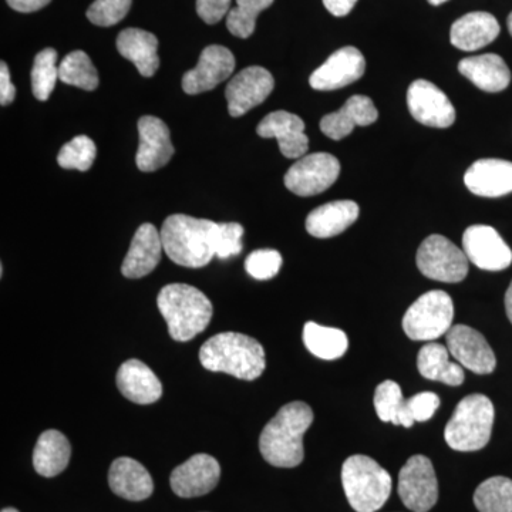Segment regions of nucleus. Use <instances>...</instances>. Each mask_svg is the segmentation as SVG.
Instances as JSON below:
<instances>
[{"label": "nucleus", "instance_id": "f257e3e1", "mask_svg": "<svg viewBox=\"0 0 512 512\" xmlns=\"http://www.w3.org/2000/svg\"><path fill=\"white\" fill-rule=\"evenodd\" d=\"M312 423L308 404L292 402L282 407L259 437V450L266 463L279 468L298 467L305 458L303 436Z\"/></svg>", "mask_w": 512, "mask_h": 512}, {"label": "nucleus", "instance_id": "f03ea898", "mask_svg": "<svg viewBox=\"0 0 512 512\" xmlns=\"http://www.w3.org/2000/svg\"><path fill=\"white\" fill-rule=\"evenodd\" d=\"M205 369L227 373L241 380L258 379L266 367L264 346L244 333L224 332L212 336L200 349Z\"/></svg>", "mask_w": 512, "mask_h": 512}, {"label": "nucleus", "instance_id": "7ed1b4c3", "mask_svg": "<svg viewBox=\"0 0 512 512\" xmlns=\"http://www.w3.org/2000/svg\"><path fill=\"white\" fill-rule=\"evenodd\" d=\"M217 222L174 214L164 221L160 234L165 254L185 268L207 266L215 256Z\"/></svg>", "mask_w": 512, "mask_h": 512}, {"label": "nucleus", "instance_id": "20e7f679", "mask_svg": "<svg viewBox=\"0 0 512 512\" xmlns=\"http://www.w3.org/2000/svg\"><path fill=\"white\" fill-rule=\"evenodd\" d=\"M158 311L168 325V333L177 342H190L210 325L212 303L207 296L187 284H170L158 293Z\"/></svg>", "mask_w": 512, "mask_h": 512}, {"label": "nucleus", "instance_id": "39448f33", "mask_svg": "<svg viewBox=\"0 0 512 512\" xmlns=\"http://www.w3.org/2000/svg\"><path fill=\"white\" fill-rule=\"evenodd\" d=\"M342 484L356 512H376L392 494V477L373 458L356 454L343 463Z\"/></svg>", "mask_w": 512, "mask_h": 512}, {"label": "nucleus", "instance_id": "423d86ee", "mask_svg": "<svg viewBox=\"0 0 512 512\" xmlns=\"http://www.w3.org/2000/svg\"><path fill=\"white\" fill-rule=\"evenodd\" d=\"M494 416V404L484 394L464 397L444 430L448 447L470 453L487 446L493 431Z\"/></svg>", "mask_w": 512, "mask_h": 512}, {"label": "nucleus", "instance_id": "0eeeda50", "mask_svg": "<svg viewBox=\"0 0 512 512\" xmlns=\"http://www.w3.org/2000/svg\"><path fill=\"white\" fill-rule=\"evenodd\" d=\"M454 303L444 291L421 295L407 309L403 318L404 333L417 342H433L453 328Z\"/></svg>", "mask_w": 512, "mask_h": 512}, {"label": "nucleus", "instance_id": "6e6552de", "mask_svg": "<svg viewBox=\"0 0 512 512\" xmlns=\"http://www.w3.org/2000/svg\"><path fill=\"white\" fill-rule=\"evenodd\" d=\"M421 274L433 281L458 284L468 274L466 252L443 235H430L421 242L416 256Z\"/></svg>", "mask_w": 512, "mask_h": 512}, {"label": "nucleus", "instance_id": "1a4fd4ad", "mask_svg": "<svg viewBox=\"0 0 512 512\" xmlns=\"http://www.w3.org/2000/svg\"><path fill=\"white\" fill-rule=\"evenodd\" d=\"M397 491L410 511L429 512L439 500V483L430 458L421 454L410 457L400 470Z\"/></svg>", "mask_w": 512, "mask_h": 512}, {"label": "nucleus", "instance_id": "9d476101", "mask_svg": "<svg viewBox=\"0 0 512 512\" xmlns=\"http://www.w3.org/2000/svg\"><path fill=\"white\" fill-rule=\"evenodd\" d=\"M340 174L338 158L328 153L303 156L285 174V185L299 197H312L329 190Z\"/></svg>", "mask_w": 512, "mask_h": 512}, {"label": "nucleus", "instance_id": "9b49d317", "mask_svg": "<svg viewBox=\"0 0 512 512\" xmlns=\"http://www.w3.org/2000/svg\"><path fill=\"white\" fill-rule=\"evenodd\" d=\"M407 107L413 119L434 128H448L456 121V109L436 84L416 80L407 90Z\"/></svg>", "mask_w": 512, "mask_h": 512}, {"label": "nucleus", "instance_id": "f8f14e48", "mask_svg": "<svg viewBox=\"0 0 512 512\" xmlns=\"http://www.w3.org/2000/svg\"><path fill=\"white\" fill-rule=\"evenodd\" d=\"M463 251L468 261L483 271H504L512 264L511 248L488 225H471L463 235Z\"/></svg>", "mask_w": 512, "mask_h": 512}, {"label": "nucleus", "instance_id": "ddd939ff", "mask_svg": "<svg viewBox=\"0 0 512 512\" xmlns=\"http://www.w3.org/2000/svg\"><path fill=\"white\" fill-rule=\"evenodd\" d=\"M275 87L274 76L261 66H251L239 72L225 89L228 111L241 117L268 99Z\"/></svg>", "mask_w": 512, "mask_h": 512}, {"label": "nucleus", "instance_id": "4468645a", "mask_svg": "<svg viewBox=\"0 0 512 512\" xmlns=\"http://www.w3.org/2000/svg\"><path fill=\"white\" fill-rule=\"evenodd\" d=\"M447 349L461 366L477 373L490 375L497 366V359L487 339L478 330L466 325H456L446 335Z\"/></svg>", "mask_w": 512, "mask_h": 512}, {"label": "nucleus", "instance_id": "2eb2a0df", "mask_svg": "<svg viewBox=\"0 0 512 512\" xmlns=\"http://www.w3.org/2000/svg\"><path fill=\"white\" fill-rule=\"evenodd\" d=\"M366 70L365 56L353 46L336 50L322 66L312 73L309 84L319 92H330L362 79Z\"/></svg>", "mask_w": 512, "mask_h": 512}, {"label": "nucleus", "instance_id": "dca6fc26", "mask_svg": "<svg viewBox=\"0 0 512 512\" xmlns=\"http://www.w3.org/2000/svg\"><path fill=\"white\" fill-rule=\"evenodd\" d=\"M235 69V57L224 46L211 45L202 50L197 66L184 74L183 90L191 96L210 92L229 79Z\"/></svg>", "mask_w": 512, "mask_h": 512}, {"label": "nucleus", "instance_id": "f3484780", "mask_svg": "<svg viewBox=\"0 0 512 512\" xmlns=\"http://www.w3.org/2000/svg\"><path fill=\"white\" fill-rule=\"evenodd\" d=\"M221 477L220 463L208 454H195L178 466L170 477L171 488L178 497L194 498L211 493Z\"/></svg>", "mask_w": 512, "mask_h": 512}, {"label": "nucleus", "instance_id": "a211bd4d", "mask_svg": "<svg viewBox=\"0 0 512 512\" xmlns=\"http://www.w3.org/2000/svg\"><path fill=\"white\" fill-rule=\"evenodd\" d=\"M138 146L136 164L143 173H154L170 163L174 156L170 130L163 120L154 116H144L138 121Z\"/></svg>", "mask_w": 512, "mask_h": 512}, {"label": "nucleus", "instance_id": "6ab92c4d", "mask_svg": "<svg viewBox=\"0 0 512 512\" xmlns=\"http://www.w3.org/2000/svg\"><path fill=\"white\" fill-rule=\"evenodd\" d=\"M262 138H275L279 150L286 158H302L309 148L305 134V121L289 111L279 110L268 114L256 128Z\"/></svg>", "mask_w": 512, "mask_h": 512}, {"label": "nucleus", "instance_id": "aec40b11", "mask_svg": "<svg viewBox=\"0 0 512 512\" xmlns=\"http://www.w3.org/2000/svg\"><path fill=\"white\" fill-rule=\"evenodd\" d=\"M464 184L478 197H504L512 192V163L500 158L478 160L466 171Z\"/></svg>", "mask_w": 512, "mask_h": 512}, {"label": "nucleus", "instance_id": "412c9836", "mask_svg": "<svg viewBox=\"0 0 512 512\" xmlns=\"http://www.w3.org/2000/svg\"><path fill=\"white\" fill-rule=\"evenodd\" d=\"M379 119L375 103L370 97L356 94L346 101L342 109L330 113L320 120V130L332 140H342L353 133L356 127H366Z\"/></svg>", "mask_w": 512, "mask_h": 512}, {"label": "nucleus", "instance_id": "4be33fe9", "mask_svg": "<svg viewBox=\"0 0 512 512\" xmlns=\"http://www.w3.org/2000/svg\"><path fill=\"white\" fill-rule=\"evenodd\" d=\"M163 239L160 232L151 224L138 227L131 241L121 272L126 278L140 279L157 268L163 254Z\"/></svg>", "mask_w": 512, "mask_h": 512}, {"label": "nucleus", "instance_id": "5701e85b", "mask_svg": "<svg viewBox=\"0 0 512 512\" xmlns=\"http://www.w3.org/2000/svg\"><path fill=\"white\" fill-rule=\"evenodd\" d=\"M117 387L127 400L137 404L156 403L163 396V384L156 373L137 359L127 360L120 366Z\"/></svg>", "mask_w": 512, "mask_h": 512}, {"label": "nucleus", "instance_id": "b1692460", "mask_svg": "<svg viewBox=\"0 0 512 512\" xmlns=\"http://www.w3.org/2000/svg\"><path fill=\"white\" fill-rule=\"evenodd\" d=\"M500 32V23L491 13H467L451 26L450 42L463 52H476L493 43Z\"/></svg>", "mask_w": 512, "mask_h": 512}, {"label": "nucleus", "instance_id": "393cba45", "mask_svg": "<svg viewBox=\"0 0 512 512\" xmlns=\"http://www.w3.org/2000/svg\"><path fill=\"white\" fill-rule=\"evenodd\" d=\"M111 491L128 501H144L154 491V481L147 468L130 457L113 461L109 471Z\"/></svg>", "mask_w": 512, "mask_h": 512}, {"label": "nucleus", "instance_id": "a878e982", "mask_svg": "<svg viewBox=\"0 0 512 512\" xmlns=\"http://www.w3.org/2000/svg\"><path fill=\"white\" fill-rule=\"evenodd\" d=\"M458 72L487 93L503 92L511 83L510 67L503 57L494 53L461 60L458 63Z\"/></svg>", "mask_w": 512, "mask_h": 512}, {"label": "nucleus", "instance_id": "bb28decb", "mask_svg": "<svg viewBox=\"0 0 512 512\" xmlns=\"http://www.w3.org/2000/svg\"><path fill=\"white\" fill-rule=\"evenodd\" d=\"M359 205L355 201H332L316 208L306 218V231L312 237L325 239L342 234L359 218Z\"/></svg>", "mask_w": 512, "mask_h": 512}, {"label": "nucleus", "instance_id": "cd10ccee", "mask_svg": "<svg viewBox=\"0 0 512 512\" xmlns=\"http://www.w3.org/2000/svg\"><path fill=\"white\" fill-rule=\"evenodd\" d=\"M117 50L124 59L136 64L141 76L153 77L160 67L158 39L147 30L124 29L117 37Z\"/></svg>", "mask_w": 512, "mask_h": 512}, {"label": "nucleus", "instance_id": "c85d7f7f", "mask_svg": "<svg viewBox=\"0 0 512 512\" xmlns=\"http://www.w3.org/2000/svg\"><path fill=\"white\" fill-rule=\"evenodd\" d=\"M72 446L63 433L47 430L37 440L33 450V467L42 477L59 476L69 466Z\"/></svg>", "mask_w": 512, "mask_h": 512}, {"label": "nucleus", "instance_id": "c756f323", "mask_svg": "<svg viewBox=\"0 0 512 512\" xmlns=\"http://www.w3.org/2000/svg\"><path fill=\"white\" fill-rule=\"evenodd\" d=\"M448 349L440 343L431 342L420 349L417 356V369L424 379L434 380L457 387L464 383L463 366L460 363L450 362Z\"/></svg>", "mask_w": 512, "mask_h": 512}, {"label": "nucleus", "instance_id": "7c9ffc66", "mask_svg": "<svg viewBox=\"0 0 512 512\" xmlns=\"http://www.w3.org/2000/svg\"><path fill=\"white\" fill-rule=\"evenodd\" d=\"M303 343L313 356L336 360L349 349V339L343 330L308 322L303 328Z\"/></svg>", "mask_w": 512, "mask_h": 512}, {"label": "nucleus", "instance_id": "2f4dec72", "mask_svg": "<svg viewBox=\"0 0 512 512\" xmlns=\"http://www.w3.org/2000/svg\"><path fill=\"white\" fill-rule=\"evenodd\" d=\"M59 77L69 86L93 92L99 87V73L87 53L74 50L64 57L59 66Z\"/></svg>", "mask_w": 512, "mask_h": 512}, {"label": "nucleus", "instance_id": "473e14b6", "mask_svg": "<svg viewBox=\"0 0 512 512\" xmlns=\"http://www.w3.org/2000/svg\"><path fill=\"white\" fill-rule=\"evenodd\" d=\"M474 504L480 512H512V480L491 477L478 485Z\"/></svg>", "mask_w": 512, "mask_h": 512}, {"label": "nucleus", "instance_id": "72a5a7b5", "mask_svg": "<svg viewBox=\"0 0 512 512\" xmlns=\"http://www.w3.org/2000/svg\"><path fill=\"white\" fill-rule=\"evenodd\" d=\"M60 80L55 49H45L37 53L32 69V92L37 100L46 101Z\"/></svg>", "mask_w": 512, "mask_h": 512}, {"label": "nucleus", "instance_id": "f704fd0d", "mask_svg": "<svg viewBox=\"0 0 512 512\" xmlns=\"http://www.w3.org/2000/svg\"><path fill=\"white\" fill-rule=\"evenodd\" d=\"M274 0H237V6L229 10L227 28L239 39H248L254 33L256 19Z\"/></svg>", "mask_w": 512, "mask_h": 512}, {"label": "nucleus", "instance_id": "c9c22d12", "mask_svg": "<svg viewBox=\"0 0 512 512\" xmlns=\"http://www.w3.org/2000/svg\"><path fill=\"white\" fill-rule=\"evenodd\" d=\"M97 156V147L92 138L74 137L60 150L57 163L66 170L89 171Z\"/></svg>", "mask_w": 512, "mask_h": 512}, {"label": "nucleus", "instance_id": "e433bc0d", "mask_svg": "<svg viewBox=\"0 0 512 512\" xmlns=\"http://www.w3.org/2000/svg\"><path fill=\"white\" fill-rule=\"evenodd\" d=\"M440 407V397L436 393L423 392L414 394L404 402L402 413L396 421V426L406 429L412 427L416 421H427L434 416Z\"/></svg>", "mask_w": 512, "mask_h": 512}, {"label": "nucleus", "instance_id": "4c0bfd02", "mask_svg": "<svg viewBox=\"0 0 512 512\" xmlns=\"http://www.w3.org/2000/svg\"><path fill=\"white\" fill-rule=\"evenodd\" d=\"M404 402L406 399L403 397L402 389L399 384L393 380H386L377 386L375 393V409L379 419L384 423H393L396 426V421L402 413Z\"/></svg>", "mask_w": 512, "mask_h": 512}, {"label": "nucleus", "instance_id": "58836bf2", "mask_svg": "<svg viewBox=\"0 0 512 512\" xmlns=\"http://www.w3.org/2000/svg\"><path fill=\"white\" fill-rule=\"evenodd\" d=\"M133 0H96L87 9V19L101 28L117 25L130 12Z\"/></svg>", "mask_w": 512, "mask_h": 512}, {"label": "nucleus", "instance_id": "ea45409f", "mask_svg": "<svg viewBox=\"0 0 512 512\" xmlns=\"http://www.w3.org/2000/svg\"><path fill=\"white\" fill-rule=\"evenodd\" d=\"M282 268V255L275 249H258L248 255L245 269L258 281H269L279 274Z\"/></svg>", "mask_w": 512, "mask_h": 512}, {"label": "nucleus", "instance_id": "a19ab883", "mask_svg": "<svg viewBox=\"0 0 512 512\" xmlns=\"http://www.w3.org/2000/svg\"><path fill=\"white\" fill-rule=\"evenodd\" d=\"M242 237H244V227L238 222L218 224L217 237H215V256L220 259H228L241 254Z\"/></svg>", "mask_w": 512, "mask_h": 512}, {"label": "nucleus", "instance_id": "79ce46f5", "mask_svg": "<svg viewBox=\"0 0 512 512\" xmlns=\"http://www.w3.org/2000/svg\"><path fill=\"white\" fill-rule=\"evenodd\" d=\"M231 0H197V13L207 25H215L228 16Z\"/></svg>", "mask_w": 512, "mask_h": 512}, {"label": "nucleus", "instance_id": "37998d69", "mask_svg": "<svg viewBox=\"0 0 512 512\" xmlns=\"http://www.w3.org/2000/svg\"><path fill=\"white\" fill-rule=\"evenodd\" d=\"M16 97V87L10 80L8 64L0 63V104L9 106Z\"/></svg>", "mask_w": 512, "mask_h": 512}, {"label": "nucleus", "instance_id": "c03bdc74", "mask_svg": "<svg viewBox=\"0 0 512 512\" xmlns=\"http://www.w3.org/2000/svg\"><path fill=\"white\" fill-rule=\"evenodd\" d=\"M357 0H323L325 8L332 13L336 18H343V16L349 15L352 12Z\"/></svg>", "mask_w": 512, "mask_h": 512}, {"label": "nucleus", "instance_id": "a18cd8bd", "mask_svg": "<svg viewBox=\"0 0 512 512\" xmlns=\"http://www.w3.org/2000/svg\"><path fill=\"white\" fill-rule=\"evenodd\" d=\"M6 2L10 8L20 13H32L46 8L52 0H6Z\"/></svg>", "mask_w": 512, "mask_h": 512}, {"label": "nucleus", "instance_id": "49530a36", "mask_svg": "<svg viewBox=\"0 0 512 512\" xmlns=\"http://www.w3.org/2000/svg\"><path fill=\"white\" fill-rule=\"evenodd\" d=\"M505 312H507L508 319L512 323V282L508 286L507 293H505Z\"/></svg>", "mask_w": 512, "mask_h": 512}, {"label": "nucleus", "instance_id": "de8ad7c7", "mask_svg": "<svg viewBox=\"0 0 512 512\" xmlns=\"http://www.w3.org/2000/svg\"><path fill=\"white\" fill-rule=\"evenodd\" d=\"M427 2H429L430 5H433V6H440V5H443V3L448 2V0H427Z\"/></svg>", "mask_w": 512, "mask_h": 512}, {"label": "nucleus", "instance_id": "09e8293b", "mask_svg": "<svg viewBox=\"0 0 512 512\" xmlns=\"http://www.w3.org/2000/svg\"><path fill=\"white\" fill-rule=\"evenodd\" d=\"M507 26L508 30H510V35L512 36V12L510 13V16H508Z\"/></svg>", "mask_w": 512, "mask_h": 512}, {"label": "nucleus", "instance_id": "8fccbe9b", "mask_svg": "<svg viewBox=\"0 0 512 512\" xmlns=\"http://www.w3.org/2000/svg\"><path fill=\"white\" fill-rule=\"evenodd\" d=\"M2 512H19V511L15 510V508H5V510H2Z\"/></svg>", "mask_w": 512, "mask_h": 512}]
</instances>
